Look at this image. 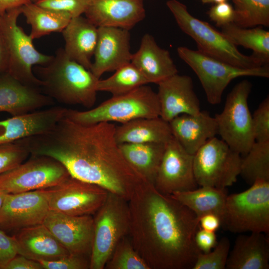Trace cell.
<instances>
[{"label":"cell","mask_w":269,"mask_h":269,"mask_svg":"<svg viewBox=\"0 0 269 269\" xmlns=\"http://www.w3.org/2000/svg\"><path fill=\"white\" fill-rule=\"evenodd\" d=\"M112 123L82 124L65 116L48 132L21 139L30 155L59 161L70 175L98 185L129 201L147 181L128 161Z\"/></svg>","instance_id":"1"},{"label":"cell","mask_w":269,"mask_h":269,"mask_svg":"<svg viewBox=\"0 0 269 269\" xmlns=\"http://www.w3.org/2000/svg\"><path fill=\"white\" fill-rule=\"evenodd\" d=\"M129 236L150 269H192L201 252L195 241L199 218L170 195L148 181L128 201Z\"/></svg>","instance_id":"2"},{"label":"cell","mask_w":269,"mask_h":269,"mask_svg":"<svg viewBox=\"0 0 269 269\" xmlns=\"http://www.w3.org/2000/svg\"><path fill=\"white\" fill-rule=\"evenodd\" d=\"M43 93L60 104L79 105L88 109L96 101L100 79L77 62L69 58L63 48L58 49L46 65L36 67Z\"/></svg>","instance_id":"3"},{"label":"cell","mask_w":269,"mask_h":269,"mask_svg":"<svg viewBox=\"0 0 269 269\" xmlns=\"http://www.w3.org/2000/svg\"><path fill=\"white\" fill-rule=\"evenodd\" d=\"M166 5L180 29L196 42L198 51L212 57L244 68H255L265 65L252 54L241 53L222 32L208 22L198 19L187 6L178 0H168Z\"/></svg>","instance_id":"4"},{"label":"cell","mask_w":269,"mask_h":269,"mask_svg":"<svg viewBox=\"0 0 269 269\" xmlns=\"http://www.w3.org/2000/svg\"><path fill=\"white\" fill-rule=\"evenodd\" d=\"M65 117L82 124H123L139 118L160 117V107L157 93L144 85L127 93L113 96L88 110L67 109Z\"/></svg>","instance_id":"5"},{"label":"cell","mask_w":269,"mask_h":269,"mask_svg":"<svg viewBox=\"0 0 269 269\" xmlns=\"http://www.w3.org/2000/svg\"><path fill=\"white\" fill-rule=\"evenodd\" d=\"M21 14L20 7L7 10L0 16V31L8 57L7 73L22 83L40 88L42 81L34 74V66H43L53 56L39 52L34 47L33 39L17 24Z\"/></svg>","instance_id":"6"},{"label":"cell","mask_w":269,"mask_h":269,"mask_svg":"<svg viewBox=\"0 0 269 269\" xmlns=\"http://www.w3.org/2000/svg\"><path fill=\"white\" fill-rule=\"evenodd\" d=\"M90 269H104L120 241L129 235L131 217L128 201L108 192L95 213Z\"/></svg>","instance_id":"7"},{"label":"cell","mask_w":269,"mask_h":269,"mask_svg":"<svg viewBox=\"0 0 269 269\" xmlns=\"http://www.w3.org/2000/svg\"><path fill=\"white\" fill-rule=\"evenodd\" d=\"M221 225L231 232H269V181L227 196Z\"/></svg>","instance_id":"8"},{"label":"cell","mask_w":269,"mask_h":269,"mask_svg":"<svg viewBox=\"0 0 269 269\" xmlns=\"http://www.w3.org/2000/svg\"><path fill=\"white\" fill-rule=\"evenodd\" d=\"M177 52L196 74L211 105L221 103L225 89L237 78L269 77V65L252 69L239 67L185 46L178 47Z\"/></svg>","instance_id":"9"},{"label":"cell","mask_w":269,"mask_h":269,"mask_svg":"<svg viewBox=\"0 0 269 269\" xmlns=\"http://www.w3.org/2000/svg\"><path fill=\"white\" fill-rule=\"evenodd\" d=\"M252 84L238 83L227 96L223 111L215 115L218 134L233 150L245 155L255 142L248 98Z\"/></svg>","instance_id":"10"},{"label":"cell","mask_w":269,"mask_h":269,"mask_svg":"<svg viewBox=\"0 0 269 269\" xmlns=\"http://www.w3.org/2000/svg\"><path fill=\"white\" fill-rule=\"evenodd\" d=\"M242 156L221 138L215 136L193 156L194 176L198 185L226 188L240 174Z\"/></svg>","instance_id":"11"},{"label":"cell","mask_w":269,"mask_h":269,"mask_svg":"<svg viewBox=\"0 0 269 269\" xmlns=\"http://www.w3.org/2000/svg\"><path fill=\"white\" fill-rule=\"evenodd\" d=\"M30 155L27 161L0 174V190L14 194L45 189L70 176L64 166L55 159Z\"/></svg>","instance_id":"12"},{"label":"cell","mask_w":269,"mask_h":269,"mask_svg":"<svg viewBox=\"0 0 269 269\" xmlns=\"http://www.w3.org/2000/svg\"><path fill=\"white\" fill-rule=\"evenodd\" d=\"M43 189L49 210L74 216L95 214L108 194L98 185L71 176L58 184Z\"/></svg>","instance_id":"13"},{"label":"cell","mask_w":269,"mask_h":269,"mask_svg":"<svg viewBox=\"0 0 269 269\" xmlns=\"http://www.w3.org/2000/svg\"><path fill=\"white\" fill-rule=\"evenodd\" d=\"M193 156L173 136L165 144L153 184L156 189L163 194L170 195L175 192L197 188Z\"/></svg>","instance_id":"14"},{"label":"cell","mask_w":269,"mask_h":269,"mask_svg":"<svg viewBox=\"0 0 269 269\" xmlns=\"http://www.w3.org/2000/svg\"><path fill=\"white\" fill-rule=\"evenodd\" d=\"M49 211L43 189L7 194L0 209V230L5 233L43 224Z\"/></svg>","instance_id":"15"},{"label":"cell","mask_w":269,"mask_h":269,"mask_svg":"<svg viewBox=\"0 0 269 269\" xmlns=\"http://www.w3.org/2000/svg\"><path fill=\"white\" fill-rule=\"evenodd\" d=\"M43 224L70 254L90 258L94 235L91 215L74 216L49 210Z\"/></svg>","instance_id":"16"},{"label":"cell","mask_w":269,"mask_h":269,"mask_svg":"<svg viewBox=\"0 0 269 269\" xmlns=\"http://www.w3.org/2000/svg\"><path fill=\"white\" fill-rule=\"evenodd\" d=\"M98 40L90 71L98 79L105 72L116 71L131 62L129 30L98 27Z\"/></svg>","instance_id":"17"},{"label":"cell","mask_w":269,"mask_h":269,"mask_svg":"<svg viewBox=\"0 0 269 269\" xmlns=\"http://www.w3.org/2000/svg\"><path fill=\"white\" fill-rule=\"evenodd\" d=\"M160 117L169 122L182 114H196L200 111L199 99L191 77L176 74L157 84Z\"/></svg>","instance_id":"18"},{"label":"cell","mask_w":269,"mask_h":269,"mask_svg":"<svg viewBox=\"0 0 269 269\" xmlns=\"http://www.w3.org/2000/svg\"><path fill=\"white\" fill-rule=\"evenodd\" d=\"M144 0H90L85 17L97 27L130 30L145 17Z\"/></svg>","instance_id":"19"},{"label":"cell","mask_w":269,"mask_h":269,"mask_svg":"<svg viewBox=\"0 0 269 269\" xmlns=\"http://www.w3.org/2000/svg\"><path fill=\"white\" fill-rule=\"evenodd\" d=\"M67 108L54 106L0 121V144L39 135L51 130L65 115Z\"/></svg>","instance_id":"20"},{"label":"cell","mask_w":269,"mask_h":269,"mask_svg":"<svg viewBox=\"0 0 269 269\" xmlns=\"http://www.w3.org/2000/svg\"><path fill=\"white\" fill-rule=\"evenodd\" d=\"M40 88L25 85L7 73L0 75V112L12 117L26 114L53 104Z\"/></svg>","instance_id":"21"},{"label":"cell","mask_w":269,"mask_h":269,"mask_svg":"<svg viewBox=\"0 0 269 269\" xmlns=\"http://www.w3.org/2000/svg\"><path fill=\"white\" fill-rule=\"evenodd\" d=\"M168 123L173 137L192 155L218 134L215 117L204 111L196 114H182Z\"/></svg>","instance_id":"22"},{"label":"cell","mask_w":269,"mask_h":269,"mask_svg":"<svg viewBox=\"0 0 269 269\" xmlns=\"http://www.w3.org/2000/svg\"><path fill=\"white\" fill-rule=\"evenodd\" d=\"M18 231L13 236L19 255L39 261L56 260L70 254L43 224Z\"/></svg>","instance_id":"23"},{"label":"cell","mask_w":269,"mask_h":269,"mask_svg":"<svg viewBox=\"0 0 269 269\" xmlns=\"http://www.w3.org/2000/svg\"><path fill=\"white\" fill-rule=\"evenodd\" d=\"M149 83L158 84L178 73L169 52L159 47L150 34L142 36L138 50L133 54L131 62Z\"/></svg>","instance_id":"24"},{"label":"cell","mask_w":269,"mask_h":269,"mask_svg":"<svg viewBox=\"0 0 269 269\" xmlns=\"http://www.w3.org/2000/svg\"><path fill=\"white\" fill-rule=\"evenodd\" d=\"M62 33L67 56L90 70L98 40V27L80 15L72 18Z\"/></svg>","instance_id":"25"},{"label":"cell","mask_w":269,"mask_h":269,"mask_svg":"<svg viewBox=\"0 0 269 269\" xmlns=\"http://www.w3.org/2000/svg\"><path fill=\"white\" fill-rule=\"evenodd\" d=\"M264 233L238 236L228 257L227 269H268L269 240Z\"/></svg>","instance_id":"26"},{"label":"cell","mask_w":269,"mask_h":269,"mask_svg":"<svg viewBox=\"0 0 269 269\" xmlns=\"http://www.w3.org/2000/svg\"><path fill=\"white\" fill-rule=\"evenodd\" d=\"M173 136L169 123L161 117L142 118L116 127L117 142L123 143H166Z\"/></svg>","instance_id":"27"},{"label":"cell","mask_w":269,"mask_h":269,"mask_svg":"<svg viewBox=\"0 0 269 269\" xmlns=\"http://www.w3.org/2000/svg\"><path fill=\"white\" fill-rule=\"evenodd\" d=\"M170 195L193 211L198 218L205 214L212 213L218 215L221 220L228 196L226 188L209 186L175 192Z\"/></svg>","instance_id":"28"},{"label":"cell","mask_w":269,"mask_h":269,"mask_svg":"<svg viewBox=\"0 0 269 269\" xmlns=\"http://www.w3.org/2000/svg\"><path fill=\"white\" fill-rule=\"evenodd\" d=\"M166 143H141L119 144L131 165L148 182L154 184Z\"/></svg>","instance_id":"29"},{"label":"cell","mask_w":269,"mask_h":269,"mask_svg":"<svg viewBox=\"0 0 269 269\" xmlns=\"http://www.w3.org/2000/svg\"><path fill=\"white\" fill-rule=\"evenodd\" d=\"M21 14L31 26L29 34L34 40L52 32H62L72 18L69 14L29 2L20 6Z\"/></svg>","instance_id":"30"},{"label":"cell","mask_w":269,"mask_h":269,"mask_svg":"<svg viewBox=\"0 0 269 269\" xmlns=\"http://www.w3.org/2000/svg\"><path fill=\"white\" fill-rule=\"evenodd\" d=\"M221 32L234 45L253 51L252 55L265 65L269 63V31L261 26L240 27L233 22L222 26Z\"/></svg>","instance_id":"31"},{"label":"cell","mask_w":269,"mask_h":269,"mask_svg":"<svg viewBox=\"0 0 269 269\" xmlns=\"http://www.w3.org/2000/svg\"><path fill=\"white\" fill-rule=\"evenodd\" d=\"M240 175L250 185L258 180L269 181V140L253 143L242 157Z\"/></svg>","instance_id":"32"},{"label":"cell","mask_w":269,"mask_h":269,"mask_svg":"<svg viewBox=\"0 0 269 269\" xmlns=\"http://www.w3.org/2000/svg\"><path fill=\"white\" fill-rule=\"evenodd\" d=\"M111 76L99 79L97 92H107L113 96L127 93L142 85L148 84L147 80L131 63L119 68Z\"/></svg>","instance_id":"33"},{"label":"cell","mask_w":269,"mask_h":269,"mask_svg":"<svg viewBox=\"0 0 269 269\" xmlns=\"http://www.w3.org/2000/svg\"><path fill=\"white\" fill-rule=\"evenodd\" d=\"M234 23L244 28L269 26V0H232Z\"/></svg>","instance_id":"34"},{"label":"cell","mask_w":269,"mask_h":269,"mask_svg":"<svg viewBox=\"0 0 269 269\" xmlns=\"http://www.w3.org/2000/svg\"><path fill=\"white\" fill-rule=\"evenodd\" d=\"M106 269H150L134 249L129 235L118 244L107 262Z\"/></svg>","instance_id":"35"},{"label":"cell","mask_w":269,"mask_h":269,"mask_svg":"<svg viewBox=\"0 0 269 269\" xmlns=\"http://www.w3.org/2000/svg\"><path fill=\"white\" fill-rule=\"evenodd\" d=\"M230 249L229 239L222 237L211 251L199 254L192 269H226Z\"/></svg>","instance_id":"36"},{"label":"cell","mask_w":269,"mask_h":269,"mask_svg":"<svg viewBox=\"0 0 269 269\" xmlns=\"http://www.w3.org/2000/svg\"><path fill=\"white\" fill-rule=\"evenodd\" d=\"M29 155L28 150L19 140L0 144V174L15 167Z\"/></svg>","instance_id":"37"},{"label":"cell","mask_w":269,"mask_h":269,"mask_svg":"<svg viewBox=\"0 0 269 269\" xmlns=\"http://www.w3.org/2000/svg\"><path fill=\"white\" fill-rule=\"evenodd\" d=\"M90 0H37L34 3L44 8L63 12L72 18L84 14Z\"/></svg>","instance_id":"38"},{"label":"cell","mask_w":269,"mask_h":269,"mask_svg":"<svg viewBox=\"0 0 269 269\" xmlns=\"http://www.w3.org/2000/svg\"><path fill=\"white\" fill-rule=\"evenodd\" d=\"M252 124L255 141L269 140V98H265L255 111Z\"/></svg>","instance_id":"39"},{"label":"cell","mask_w":269,"mask_h":269,"mask_svg":"<svg viewBox=\"0 0 269 269\" xmlns=\"http://www.w3.org/2000/svg\"><path fill=\"white\" fill-rule=\"evenodd\" d=\"M43 269H90V260L86 257L69 255L53 261H39Z\"/></svg>","instance_id":"40"},{"label":"cell","mask_w":269,"mask_h":269,"mask_svg":"<svg viewBox=\"0 0 269 269\" xmlns=\"http://www.w3.org/2000/svg\"><path fill=\"white\" fill-rule=\"evenodd\" d=\"M210 19L218 27H221L234 22L235 10L234 7L227 1L215 3L208 12Z\"/></svg>","instance_id":"41"},{"label":"cell","mask_w":269,"mask_h":269,"mask_svg":"<svg viewBox=\"0 0 269 269\" xmlns=\"http://www.w3.org/2000/svg\"><path fill=\"white\" fill-rule=\"evenodd\" d=\"M17 254V247L14 236H8L0 230V269H3L9 261Z\"/></svg>","instance_id":"42"},{"label":"cell","mask_w":269,"mask_h":269,"mask_svg":"<svg viewBox=\"0 0 269 269\" xmlns=\"http://www.w3.org/2000/svg\"><path fill=\"white\" fill-rule=\"evenodd\" d=\"M195 241L199 250L204 253L211 251L218 242L215 232L208 231L200 227L195 234Z\"/></svg>","instance_id":"43"},{"label":"cell","mask_w":269,"mask_h":269,"mask_svg":"<svg viewBox=\"0 0 269 269\" xmlns=\"http://www.w3.org/2000/svg\"><path fill=\"white\" fill-rule=\"evenodd\" d=\"M3 269H43L37 261L17 254L6 265Z\"/></svg>","instance_id":"44"},{"label":"cell","mask_w":269,"mask_h":269,"mask_svg":"<svg viewBox=\"0 0 269 269\" xmlns=\"http://www.w3.org/2000/svg\"><path fill=\"white\" fill-rule=\"evenodd\" d=\"M221 225L220 218L214 214H205L199 218V227L208 231L215 232Z\"/></svg>","instance_id":"45"},{"label":"cell","mask_w":269,"mask_h":269,"mask_svg":"<svg viewBox=\"0 0 269 269\" xmlns=\"http://www.w3.org/2000/svg\"><path fill=\"white\" fill-rule=\"evenodd\" d=\"M8 57L6 48L0 31V75L7 73Z\"/></svg>","instance_id":"46"},{"label":"cell","mask_w":269,"mask_h":269,"mask_svg":"<svg viewBox=\"0 0 269 269\" xmlns=\"http://www.w3.org/2000/svg\"><path fill=\"white\" fill-rule=\"evenodd\" d=\"M29 2L28 0H0V15L10 9L20 7Z\"/></svg>","instance_id":"47"},{"label":"cell","mask_w":269,"mask_h":269,"mask_svg":"<svg viewBox=\"0 0 269 269\" xmlns=\"http://www.w3.org/2000/svg\"><path fill=\"white\" fill-rule=\"evenodd\" d=\"M7 194L5 191L0 190V209L3 205L4 199Z\"/></svg>","instance_id":"48"},{"label":"cell","mask_w":269,"mask_h":269,"mask_svg":"<svg viewBox=\"0 0 269 269\" xmlns=\"http://www.w3.org/2000/svg\"><path fill=\"white\" fill-rule=\"evenodd\" d=\"M203 3H218L227 1V0H200Z\"/></svg>","instance_id":"49"},{"label":"cell","mask_w":269,"mask_h":269,"mask_svg":"<svg viewBox=\"0 0 269 269\" xmlns=\"http://www.w3.org/2000/svg\"><path fill=\"white\" fill-rule=\"evenodd\" d=\"M29 2H35L37 1V0H28Z\"/></svg>","instance_id":"50"},{"label":"cell","mask_w":269,"mask_h":269,"mask_svg":"<svg viewBox=\"0 0 269 269\" xmlns=\"http://www.w3.org/2000/svg\"></svg>","instance_id":"51"}]
</instances>
